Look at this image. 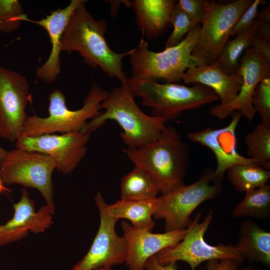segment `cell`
<instances>
[{"label": "cell", "instance_id": "cell-37", "mask_svg": "<svg viewBox=\"0 0 270 270\" xmlns=\"http://www.w3.org/2000/svg\"><path fill=\"white\" fill-rule=\"evenodd\" d=\"M256 20L270 24V6H266L258 12Z\"/></svg>", "mask_w": 270, "mask_h": 270}, {"label": "cell", "instance_id": "cell-13", "mask_svg": "<svg viewBox=\"0 0 270 270\" xmlns=\"http://www.w3.org/2000/svg\"><path fill=\"white\" fill-rule=\"evenodd\" d=\"M29 90L25 76L0 66V136L12 142L20 136L28 116Z\"/></svg>", "mask_w": 270, "mask_h": 270}, {"label": "cell", "instance_id": "cell-7", "mask_svg": "<svg viewBox=\"0 0 270 270\" xmlns=\"http://www.w3.org/2000/svg\"><path fill=\"white\" fill-rule=\"evenodd\" d=\"M222 190L221 182L214 180L211 172L192 184L157 196L153 218L164 220V232L186 229L193 212L203 202L216 198Z\"/></svg>", "mask_w": 270, "mask_h": 270}, {"label": "cell", "instance_id": "cell-18", "mask_svg": "<svg viewBox=\"0 0 270 270\" xmlns=\"http://www.w3.org/2000/svg\"><path fill=\"white\" fill-rule=\"evenodd\" d=\"M86 0H72L64 8L51 11L40 20L30 19L25 14L20 21L30 22L44 28L49 36L52 48L46 62L36 70L38 78L48 83L54 82L61 71V39L68 21L76 9Z\"/></svg>", "mask_w": 270, "mask_h": 270}, {"label": "cell", "instance_id": "cell-25", "mask_svg": "<svg viewBox=\"0 0 270 270\" xmlns=\"http://www.w3.org/2000/svg\"><path fill=\"white\" fill-rule=\"evenodd\" d=\"M236 190L243 192L262 186L270 178V171L256 164H238L228 168L226 174Z\"/></svg>", "mask_w": 270, "mask_h": 270}, {"label": "cell", "instance_id": "cell-23", "mask_svg": "<svg viewBox=\"0 0 270 270\" xmlns=\"http://www.w3.org/2000/svg\"><path fill=\"white\" fill-rule=\"evenodd\" d=\"M156 184L144 169L134 166L121 180L120 199L146 200L156 198L159 194Z\"/></svg>", "mask_w": 270, "mask_h": 270}, {"label": "cell", "instance_id": "cell-32", "mask_svg": "<svg viewBox=\"0 0 270 270\" xmlns=\"http://www.w3.org/2000/svg\"><path fill=\"white\" fill-rule=\"evenodd\" d=\"M177 3L196 25L202 24L205 16L206 0H179Z\"/></svg>", "mask_w": 270, "mask_h": 270}, {"label": "cell", "instance_id": "cell-10", "mask_svg": "<svg viewBox=\"0 0 270 270\" xmlns=\"http://www.w3.org/2000/svg\"><path fill=\"white\" fill-rule=\"evenodd\" d=\"M253 0H236L226 4L206 0L205 16L192 54L207 64L216 62L232 29Z\"/></svg>", "mask_w": 270, "mask_h": 270}, {"label": "cell", "instance_id": "cell-20", "mask_svg": "<svg viewBox=\"0 0 270 270\" xmlns=\"http://www.w3.org/2000/svg\"><path fill=\"white\" fill-rule=\"evenodd\" d=\"M174 0H129L138 30L148 38H158L170 24Z\"/></svg>", "mask_w": 270, "mask_h": 270}, {"label": "cell", "instance_id": "cell-30", "mask_svg": "<svg viewBox=\"0 0 270 270\" xmlns=\"http://www.w3.org/2000/svg\"><path fill=\"white\" fill-rule=\"evenodd\" d=\"M252 104L261 118V124L270 126V77L257 85L252 98Z\"/></svg>", "mask_w": 270, "mask_h": 270}, {"label": "cell", "instance_id": "cell-36", "mask_svg": "<svg viewBox=\"0 0 270 270\" xmlns=\"http://www.w3.org/2000/svg\"><path fill=\"white\" fill-rule=\"evenodd\" d=\"M255 34L270 41V24L255 20L250 28Z\"/></svg>", "mask_w": 270, "mask_h": 270}, {"label": "cell", "instance_id": "cell-31", "mask_svg": "<svg viewBox=\"0 0 270 270\" xmlns=\"http://www.w3.org/2000/svg\"><path fill=\"white\" fill-rule=\"evenodd\" d=\"M264 4H265V1L264 0H253L252 4L244 12L234 26L230 36L234 37L238 33L250 28L256 18L259 6Z\"/></svg>", "mask_w": 270, "mask_h": 270}, {"label": "cell", "instance_id": "cell-5", "mask_svg": "<svg viewBox=\"0 0 270 270\" xmlns=\"http://www.w3.org/2000/svg\"><path fill=\"white\" fill-rule=\"evenodd\" d=\"M142 104L152 110V116L166 122L175 119L183 111L194 110L220 100L210 88L195 84L188 86L176 83L160 84L156 82L128 78L126 82Z\"/></svg>", "mask_w": 270, "mask_h": 270}, {"label": "cell", "instance_id": "cell-38", "mask_svg": "<svg viewBox=\"0 0 270 270\" xmlns=\"http://www.w3.org/2000/svg\"><path fill=\"white\" fill-rule=\"evenodd\" d=\"M11 192V190L7 188H6L4 185V182L0 176V194L4 192Z\"/></svg>", "mask_w": 270, "mask_h": 270}, {"label": "cell", "instance_id": "cell-9", "mask_svg": "<svg viewBox=\"0 0 270 270\" xmlns=\"http://www.w3.org/2000/svg\"><path fill=\"white\" fill-rule=\"evenodd\" d=\"M201 216L200 212L196 214L182 240L155 255L160 264L184 261L190 265L192 270H196L206 261L230 258L239 264L244 261L234 246L222 244L212 246L206 242L204 236L213 219L212 210L210 209L203 220L200 222Z\"/></svg>", "mask_w": 270, "mask_h": 270}, {"label": "cell", "instance_id": "cell-27", "mask_svg": "<svg viewBox=\"0 0 270 270\" xmlns=\"http://www.w3.org/2000/svg\"><path fill=\"white\" fill-rule=\"evenodd\" d=\"M248 158L260 167L270 170V126L260 123L245 136Z\"/></svg>", "mask_w": 270, "mask_h": 270}, {"label": "cell", "instance_id": "cell-12", "mask_svg": "<svg viewBox=\"0 0 270 270\" xmlns=\"http://www.w3.org/2000/svg\"><path fill=\"white\" fill-rule=\"evenodd\" d=\"M90 135L81 132L63 133L61 135L44 134L36 136H20L16 142V148L44 153L55 160L58 171L70 174L84 157Z\"/></svg>", "mask_w": 270, "mask_h": 270}, {"label": "cell", "instance_id": "cell-8", "mask_svg": "<svg viewBox=\"0 0 270 270\" xmlns=\"http://www.w3.org/2000/svg\"><path fill=\"white\" fill-rule=\"evenodd\" d=\"M56 168L55 160L51 156L20 148L8 151L0 161V176L4 184L36 188L53 215L55 205L52 176Z\"/></svg>", "mask_w": 270, "mask_h": 270}, {"label": "cell", "instance_id": "cell-28", "mask_svg": "<svg viewBox=\"0 0 270 270\" xmlns=\"http://www.w3.org/2000/svg\"><path fill=\"white\" fill-rule=\"evenodd\" d=\"M26 14L18 0H0V32L10 34L21 26L20 18Z\"/></svg>", "mask_w": 270, "mask_h": 270}, {"label": "cell", "instance_id": "cell-40", "mask_svg": "<svg viewBox=\"0 0 270 270\" xmlns=\"http://www.w3.org/2000/svg\"><path fill=\"white\" fill-rule=\"evenodd\" d=\"M94 270H112V268L110 266H103Z\"/></svg>", "mask_w": 270, "mask_h": 270}, {"label": "cell", "instance_id": "cell-34", "mask_svg": "<svg viewBox=\"0 0 270 270\" xmlns=\"http://www.w3.org/2000/svg\"><path fill=\"white\" fill-rule=\"evenodd\" d=\"M252 47L258 50L266 58L270 60V41L255 34Z\"/></svg>", "mask_w": 270, "mask_h": 270}, {"label": "cell", "instance_id": "cell-11", "mask_svg": "<svg viewBox=\"0 0 270 270\" xmlns=\"http://www.w3.org/2000/svg\"><path fill=\"white\" fill-rule=\"evenodd\" d=\"M94 201L100 217L97 233L86 254L70 270H94L103 266L112 268L125 262L127 246L124 238L116 232V226L118 220L106 212V203L100 191H98Z\"/></svg>", "mask_w": 270, "mask_h": 270}, {"label": "cell", "instance_id": "cell-15", "mask_svg": "<svg viewBox=\"0 0 270 270\" xmlns=\"http://www.w3.org/2000/svg\"><path fill=\"white\" fill-rule=\"evenodd\" d=\"M230 116V122L224 127L216 129L208 127L188 134L190 140L208 148L213 152L216 167L212 174L216 182H221L226 170L232 166L256 164L252 159L238 152L236 130L242 116L238 110L234 111Z\"/></svg>", "mask_w": 270, "mask_h": 270}, {"label": "cell", "instance_id": "cell-39", "mask_svg": "<svg viewBox=\"0 0 270 270\" xmlns=\"http://www.w3.org/2000/svg\"><path fill=\"white\" fill-rule=\"evenodd\" d=\"M8 151L0 146V161L2 160L6 156Z\"/></svg>", "mask_w": 270, "mask_h": 270}, {"label": "cell", "instance_id": "cell-29", "mask_svg": "<svg viewBox=\"0 0 270 270\" xmlns=\"http://www.w3.org/2000/svg\"><path fill=\"white\" fill-rule=\"evenodd\" d=\"M173 30L166 42V47L174 46L179 43L195 26L188 16L178 4L177 1L172 10L170 24Z\"/></svg>", "mask_w": 270, "mask_h": 270}, {"label": "cell", "instance_id": "cell-16", "mask_svg": "<svg viewBox=\"0 0 270 270\" xmlns=\"http://www.w3.org/2000/svg\"><path fill=\"white\" fill-rule=\"evenodd\" d=\"M121 228L127 246L124 264L129 270H144L150 258L177 244L184 238L187 230L186 228L152 233L150 230L136 228L126 220L122 222Z\"/></svg>", "mask_w": 270, "mask_h": 270}, {"label": "cell", "instance_id": "cell-26", "mask_svg": "<svg viewBox=\"0 0 270 270\" xmlns=\"http://www.w3.org/2000/svg\"><path fill=\"white\" fill-rule=\"evenodd\" d=\"M255 32L248 28L238 33L225 44L217 62L220 69L230 74L236 73L239 58L247 48L252 47Z\"/></svg>", "mask_w": 270, "mask_h": 270}, {"label": "cell", "instance_id": "cell-17", "mask_svg": "<svg viewBox=\"0 0 270 270\" xmlns=\"http://www.w3.org/2000/svg\"><path fill=\"white\" fill-rule=\"evenodd\" d=\"M14 213L11 219L0 225V246L18 240L28 232H44L52 224L53 214L44 205L36 210L34 202L25 188L22 190L20 200L14 204Z\"/></svg>", "mask_w": 270, "mask_h": 270}, {"label": "cell", "instance_id": "cell-6", "mask_svg": "<svg viewBox=\"0 0 270 270\" xmlns=\"http://www.w3.org/2000/svg\"><path fill=\"white\" fill-rule=\"evenodd\" d=\"M108 93L94 82L83 102L82 106L77 110H70L66 106V98L62 92L54 90L49 96L48 116L46 118L36 114L28 116L20 136H36L55 132H81L86 124L87 120L101 114V103Z\"/></svg>", "mask_w": 270, "mask_h": 270}, {"label": "cell", "instance_id": "cell-22", "mask_svg": "<svg viewBox=\"0 0 270 270\" xmlns=\"http://www.w3.org/2000/svg\"><path fill=\"white\" fill-rule=\"evenodd\" d=\"M156 198L146 200H121L114 203L106 204V210L113 218L126 220L138 229L152 231L155 222L153 215Z\"/></svg>", "mask_w": 270, "mask_h": 270}, {"label": "cell", "instance_id": "cell-14", "mask_svg": "<svg viewBox=\"0 0 270 270\" xmlns=\"http://www.w3.org/2000/svg\"><path fill=\"white\" fill-rule=\"evenodd\" d=\"M236 72L242 77L240 89L236 96L228 104H219L212 106L210 113L222 120L238 110L242 116L251 122L256 114L252 104V96L258 83L270 77V60L255 48H250L245 50Z\"/></svg>", "mask_w": 270, "mask_h": 270}, {"label": "cell", "instance_id": "cell-1", "mask_svg": "<svg viewBox=\"0 0 270 270\" xmlns=\"http://www.w3.org/2000/svg\"><path fill=\"white\" fill-rule=\"evenodd\" d=\"M86 2L79 6L70 18L61 39V50L68 54L77 52L90 67H100L109 77L126 83L128 78L122 60L133 49L117 53L110 48L104 36L107 23L92 17L85 6Z\"/></svg>", "mask_w": 270, "mask_h": 270}, {"label": "cell", "instance_id": "cell-3", "mask_svg": "<svg viewBox=\"0 0 270 270\" xmlns=\"http://www.w3.org/2000/svg\"><path fill=\"white\" fill-rule=\"evenodd\" d=\"M134 164L146 170L161 195L186 184L189 163V146L176 128L166 126L156 141L140 148L122 150Z\"/></svg>", "mask_w": 270, "mask_h": 270}, {"label": "cell", "instance_id": "cell-33", "mask_svg": "<svg viewBox=\"0 0 270 270\" xmlns=\"http://www.w3.org/2000/svg\"><path fill=\"white\" fill-rule=\"evenodd\" d=\"M239 264L230 258L208 261L207 270H237Z\"/></svg>", "mask_w": 270, "mask_h": 270}, {"label": "cell", "instance_id": "cell-4", "mask_svg": "<svg viewBox=\"0 0 270 270\" xmlns=\"http://www.w3.org/2000/svg\"><path fill=\"white\" fill-rule=\"evenodd\" d=\"M200 28V24L195 26L177 44L166 47L160 52L150 50L148 42L142 38L129 56L131 77L153 82L162 78L169 83L181 81L188 68L204 63L192 54Z\"/></svg>", "mask_w": 270, "mask_h": 270}, {"label": "cell", "instance_id": "cell-24", "mask_svg": "<svg viewBox=\"0 0 270 270\" xmlns=\"http://www.w3.org/2000/svg\"><path fill=\"white\" fill-rule=\"evenodd\" d=\"M244 198L235 205L232 216L264 220L270 217V186L266 184L245 192Z\"/></svg>", "mask_w": 270, "mask_h": 270}, {"label": "cell", "instance_id": "cell-41", "mask_svg": "<svg viewBox=\"0 0 270 270\" xmlns=\"http://www.w3.org/2000/svg\"><path fill=\"white\" fill-rule=\"evenodd\" d=\"M257 270L256 268L252 266H246V267H244L240 270Z\"/></svg>", "mask_w": 270, "mask_h": 270}, {"label": "cell", "instance_id": "cell-19", "mask_svg": "<svg viewBox=\"0 0 270 270\" xmlns=\"http://www.w3.org/2000/svg\"><path fill=\"white\" fill-rule=\"evenodd\" d=\"M186 84H200L212 90L220 100V104L232 102L238 93L242 77L238 73L228 74L220 68L218 62L204 63L190 67L182 78Z\"/></svg>", "mask_w": 270, "mask_h": 270}, {"label": "cell", "instance_id": "cell-35", "mask_svg": "<svg viewBox=\"0 0 270 270\" xmlns=\"http://www.w3.org/2000/svg\"><path fill=\"white\" fill-rule=\"evenodd\" d=\"M144 270H178V266L176 262L162 264L158 261L154 256L147 261Z\"/></svg>", "mask_w": 270, "mask_h": 270}, {"label": "cell", "instance_id": "cell-21", "mask_svg": "<svg viewBox=\"0 0 270 270\" xmlns=\"http://www.w3.org/2000/svg\"><path fill=\"white\" fill-rule=\"evenodd\" d=\"M244 260L270 265V232L251 220L240 224L234 246Z\"/></svg>", "mask_w": 270, "mask_h": 270}, {"label": "cell", "instance_id": "cell-2", "mask_svg": "<svg viewBox=\"0 0 270 270\" xmlns=\"http://www.w3.org/2000/svg\"><path fill=\"white\" fill-rule=\"evenodd\" d=\"M134 94L127 83L108 92L101 103L103 112L87 122L81 132L90 134L108 120L122 128L120 136L126 148L144 147L157 140L166 129V122L144 112L137 105Z\"/></svg>", "mask_w": 270, "mask_h": 270}]
</instances>
